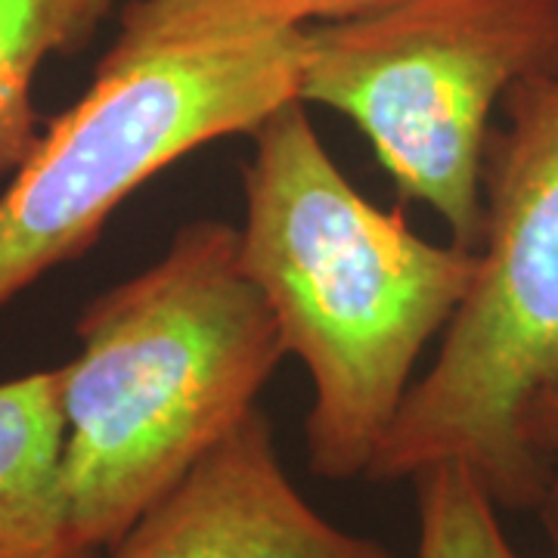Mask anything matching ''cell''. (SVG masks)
<instances>
[{
  "instance_id": "cell-1",
  "label": "cell",
  "mask_w": 558,
  "mask_h": 558,
  "mask_svg": "<svg viewBox=\"0 0 558 558\" xmlns=\"http://www.w3.org/2000/svg\"><path fill=\"white\" fill-rule=\"evenodd\" d=\"M242 270L311 376V472L366 478L418 357L469 292L478 255L413 233L341 174L307 106H279L242 168Z\"/></svg>"
},
{
  "instance_id": "cell-2",
  "label": "cell",
  "mask_w": 558,
  "mask_h": 558,
  "mask_svg": "<svg viewBox=\"0 0 558 558\" xmlns=\"http://www.w3.org/2000/svg\"><path fill=\"white\" fill-rule=\"evenodd\" d=\"M62 363V487L81 556L106 553L242 418L286 357L242 270L240 230L190 220L165 255L106 289Z\"/></svg>"
},
{
  "instance_id": "cell-3",
  "label": "cell",
  "mask_w": 558,
  "mask_h": 558,
  "mask_svg": "<svg viewBox=\"0 0 558 558\" xmlns=\"http://www.w3.org/2000/svg\"><path fill=\"white\" fill-rule=\"evenodd\" d=\"M304 28L267 0H128L87 90L0 193V311L159 171L299 100Z\"/></svg>"
},
{
  "instance_id": "cell-4",
  "label": "cell",
  "mask_w": 558,
  "mask_h": 558,
  "mask_svg": "<svg viewBox=\"0 0 558 558\" xmlns=\"http://www.w3.org/2000/svg\"><path fill=\"white\" fill-rule=\"evenodd\" d=\"M499 112L475 277L366 478L459 465L499 509L537 512L546 481L527 418L558 398V75L512 87Z\"/></svg>"
},
{
  "instance_id": "cell-5",
  "label": "cell",
  "mask_w": 558,
  "mask_h": 558,
  "mask_svg": "<svg viewBox=\"0 0 558 558\" xmlns=\"http://www.w3.org/2000/svg\"><path fill=\"white\" fill-rule=\"evenodd\" d=\"M556 75L558 0H388L304 28L299 100L351 121L400 199L478 248L494 112Z\"/></svg>"
},
{
  "instance_id": "cell-6",
  "label": "cell",
  "mask_w": 558,
  "mask_h": 558,
  "mask_svg": "<svg viewBox=\"0 0 558 558\" xmlns=\"http://www.w3.org/2000/svg\"><path fill=\"white\" fill-rule=\"evenodd\" d=\"M106 558H398L319 515L282 469L270 418L252 410L149 506Z\"/></svg>"
},
{
  "instance_id": "cell-7",
  "label": "cell",
  "mask_w": 558,
  "mask_h": 558,
  "mask_svg": "<svg viewBox=\"0 0 558 558\" xmlns=\"http://www.w3.org/2000/svg\"><path fill=\"white\" fill-rule=\"evenodd\" d=\"M62 376L0 381V558H84L62 487Z\"/></svg>"
},
{
  "instance_id": "cell-8",
  "label": "cell",
  "mask_w": 558,
  "mask_h": 558,
  "mask_svg": "<svg viewBox=\"0 0 558 558\" xmlns=\"http://www.w3.org/2000/svg\"><path fill=\"white\" fill-rule=\"evenodd\" d=\"M112 0H0V178L38 143L35 78L50 57L87 47Z\"/></svg>"
},
{
  "instance_id": "cell-9",
  "label": "cell",
  "mask_w": 558,
  "mask_h": 558,
  "mask_svg": "<svg viewBox=\"0 0 558 558\" xmlns=\"http://www.w3.org/2000/svg\"><path fill=\"white\" fill-rule=\"evenodd\" d=\"M416 481V558H519L499 524V506L481 481L459 469L438 465Z\"/></svg>"
},
{
  "instance_id": "cell-10",
  "label": "cell",
  "mask_w": 558,
  "mask_h": 558,
  "mask_svg": "<svg viewBox=\"0 0 558 558\" xmlns=\"http://www.w3.org/2000/svg\"><path fill=\"white\" fill-rule=\"evenodd\" d=\"M527 440L543 469V502L537 515L558 549V398L539 400L527 418Z\"/></svg>"
},
{
  "instance_id": "cell-11",
  "label": "cell",
  "mask_w": 558,
  "mask_h": 558,
  "mask_svg": "<svg viewBox=\"0 0 558 558\" xmlns=\"http://www.w3.org/2000/svg\"><path fill=\"white\" fill-rule=\"evenodd\" d=\"M267 3H277L289 16L311 25V22L344 20L354 13H366L379 3H388V0H267Z\"/></svg>"
},
{
  "instance_id": "cell-12",
  "label": "cell",
  "mask_w": 558,
  "mask_h": 558,
  "mask_svg": "<svg viewBox=\"0 0 558 558\" xmlns=\"http://www.w3.org/2000/svg\"><path fill=\"white\" fill-rule=\"evenodd\" d=\"M539 558H558V549H556V553H553V556H539Z\"/></svg>"
}]
</instances>
